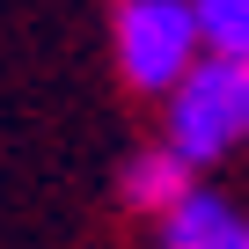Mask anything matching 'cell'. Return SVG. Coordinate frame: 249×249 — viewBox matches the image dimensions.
Returning a JSON list of instances; mask_svg holds the SVG:
<instances>
[{
    "instance_id": "6da1fadb",
    "label": "cell",
    "mask_w": 249,
    "mask_h": 249,
    "mask_svg": "<svg viewBox=\"0 0 249 249\" xmlns=\"http://www.w3.org/2000/svg\"><path fill=\"white\" fill-rule=\"evenodd\" d=\"M249 140V66L234 59H198L169 95H161V147L183 154L191 169L227 161Z\"/></svg>"
},
{
    "instance_id": "7a4b0ae2",
    "label": "cell",
    "mask_w": 249,
    "mask_h": 249,
    "mask_svg": "<svg viewBox=\"0 0 249 249\" xmlns=\"http://www.w3.org/2000/svg\"><path fill=\"white\" fill-rule=\"evenodd\" d=\"M110 52H117L124 88L169 95V88L205 59L191 0H117V8H110Z\"/></svg>"
},
{
    "instance_id": "3957f363",
    "label": "cell",
    "mask_w": 249,
    "mask_h": 249,
    "mask_svg": "<svg viewBox=\"0 0 249 249\" xmlns=\"http://www.w3.org/2000/svg\"><path fill=\"white\" fill-rule=\"evenodd\" d=\"M154 249H249V213L227 191H191L169 220H154Z\"/></svg>"
},
{
    "instance_id": "277c9868",
    "label": "cell",
    "mask_w": 249,
    "mask_h": 249,
    "mask_svg": "<svg viewBox=\"0 0 249 249\" xmlns=\"http://www.w3.org/2000/svg\"><path fill=\"white\" fill-rule=\"evenodd\" d=\"M191 191H198V169H191L183 154H169L161 140H154V147H140L132 161L117 169V198L132 205V213H147V220H169Z\"/></svg>"
},
{
    "instance_id": "5b68a950",
    "label": "cell",
    "mask_w": 249,
    "mask_h": 249,
    "mask_svg": "<svg viewBox=\"0 0 249 249\" xmlns=\"http://www.w3.org/2000/svg\"><path fill=\"white\" fill-rule=\"evenodd\" d=\"M191 15H198V44H205V59H234V66H249V0H191Z\"/></svg>"
}]
</instances>
